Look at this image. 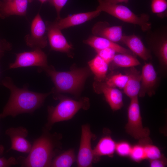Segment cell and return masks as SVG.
I'll return each mask as SVG.
<instances>
[{"label": "cell", "mask_w": 167, "mask_h": 167, "mask_svg": "<svg viewBox=\"0 0 167 167\" xmlns=\"http://www.w3.org/2000/svg\"><path fill=\"white\" fill-rule=\"evenodd\" d=\"M3 85L10 91L8 100L0 114L1 118L10 116L14 118L23 113L32 114L43 105L46 98L52 93H40L29 90L25 85L22 88L17 87L11 78L5 77Z\"/></svg>", "instance_id": "1"}, {"label": "cell", "mask_w": 167, "mask_h": 167, "mask_svg": "<svg viewBox=\"0 0 167 167\" xmlns=\"http://www.w3.org/2000/svg\"><path fill=\"white\" fill-rule=\"evenodd\" d=\"M105 2L112 4H118L119 3L124 2L127 3L129 0H104Z\"/></svg>", "instance_id": "34"}, {"label": "cell", "mask_w": 167, "mask_h": 167, "mask_svg": "<svg viewBox=\"0 0 167 167\" xmlns=\"http://www.w3.org/2000/svg\"><path fill=\"white\" fill-rule=\"evenodd\" d=\"M132 146L127 142L123 141L116 143L115 151L121 156H129Z\"/></svg>", "instance_id": "28"}, {"label": "cell", "mask_w": 167, "mask_h": 167, "mask_svg": "<svg viewBox=\"0 0 167 167\" xmlns=\"http://www.w3.org/2000/svg\"><path fill=\"white\" fill-rule=\"evenodd\" d=\"M149 161L150 166L151 167H164L167 165V160L164 156L159 158Z\"/></svg>", "instance_id": "33"}, {"label": "cell", "mask_w": 167, "mask_h": 167, "mask_svg": "<svg viewBox=\"0 0 167 167\" xmlns=\"http://www.w3.org/2000/svg\"><path fill=\"white\" fill-rule=\"evenodd\" d=\"M12 45L10 42L5 39H0V60L6 51L11 50Z\"/></svg>", "instance_id": "32"}, {"label": "cell", "mask_w": 167, "mask_h": 167, "mask_svg": "<svg viewBox=\"0 0 167 167\" xmlns=\"http://www.w3.org/2000/svg\"><path fill=\"white\" fill-rule=\"evenodd\" d=\"M1 119L0 115V119ZM5 148L4 146L0 144V156L2 155L4 151Z\"/></svg>", "instance_id": "35"}, {"label": "cell", "mask_w": 167, "mask_h": 167, "mask_svg": "<svg viewBox=\"0 0 167 167\" xmlns=\"http://www.w3.org/2000/svg\"><path fill=\"white\" fill-rule=\"evenodd\" d=\"M121 41L125 44L134 54L143 60L147 61L151 58L149 50L145 47L141 39L135 34L123 35Z\"/></svg>", "instance_id": "17"}, {"label": "cell", "mask_w": 167, "mask_h": 167, "mask_svg": "<svg viewBox=\"0 0 167 167\" xmlns=\"http://www.w3.org/2000/svg\"><path fill=\"white\" fill-rule=\"evenodd\" d=\"M47 39L45 24L38 13L32 22L30 32L24 37L26 44L33 49H41L47 46Z\"/></svg>", "instance_id": "7"}, {"label": "cell", "mask_w": 167, "mask_h": 167, "mask_svg": "<svg viewBox=\"0 0 167 167\" xmlns=\"http://www.w3.org/2000/svg\"><path fill=\"white\" fill-rule=\"evenodd\" d=\"M101 11L96 9L93 11L78 13L63 18L56 19L54 24L61 30L82 24L98 16Z\"/></svg>", "instance_id": "15"}, {"label": "cell", "mask_w": 167, "mask_h": 167, "mask_svg": "<svg viewBox=\"0 0 167 167\" xmlns=\"http://www.w3.org/2000/svg\"><path fill=\"white\" fill-rule=\"evenodd\" d=\"M141 75L140 86L138 96L143 97L146 94L152 96L154 93L157 80L156 73L152 63H146L143 66Z\"/></svg>", "instance_id": "13"}, {"label": "cell", "mask_w": 167, "mask_h": 167, "mask_svg": "<svg viewBox=\"0 0 167 167\" xmlns=\"http://www.w3.org/2000/svg\"><path fill=\"white\" fill-rule=\"evenodd\" d=\"M68 0H49V2L54 7L57 14L56 19H60V13L61 10L66 3Z\"/></svg>", "instance_id": "30"}, {"label": "cell", "mask_w": 167, "mask_h": 167, "mask_svg": "<svg viewBox=\"0 0 167 167\" xmlns=\"http://www.w3.org/2000/svg\"><path fill=\"white\" fill-rule=\"evenodd\" d=\"M54 99L59 100V102L55 106L48 107L47 122L44 126L49 131L55 123L71 119L80 109L87 110L90 105L86 97L76 101L60 95Z\"/></svg>", "instance_id": "4"}, {"label": "cell", "mask_w": 167, "mask_h": 167, "mask_svg": "<svg viewBox=\"0 0 167 167\" xmlns=\"http://www.w3.org/2000/svg\"><path fill=\"white\" fill-rule=\"evenodd\" d=\"M128 109V122L126 126L127 132L139 141L150 138V131L143 126L138 96L131 99Z\"/></svg>", "instance_id": "6"}, {"label": "cell", "mask_w": 167, "mask_h": 167, "mask_svg": "<svg viewBox=\"0 0 167 167\" xmlns=\"http://www.w3.org/2000/svg\"><path fill=\"white\" fill-rule=\"evenodd\" d=\"M125 72L128 79L123 88L124 93L131 99L138 96L140 86L141 73L135 66L129 67Z\"/></svg>", "instance_id": "19"}, {"label": "cell", "mask_w": 167, "mask_h": 167, "mask_svg": "<svg viewBox=\"0 0 167 167\" xmlns=\"http://www.w3.org/2000/svg\"><path fill=\"white\" fill-rule=\"evenodd\" d=\"M151 7L152 12L160 18L166 16L167 0H151Z\"/></svg>", "instance_id": "25"}, {"label": "cell", "mask_w": 167, "mask_h": 167, "mask_svg": "<svg viewBox=\"0 0 167 167\" xmlns=\"http://www.w3.org/2000/svg\"><path fill=\"white\" fill-rule=\"evenodd\" d=\"M76 159L74 149H70L57 155L53 160L51 167H69Z\"/></svg>", "instance_id": "23"}, {"label": "cell", "mask_w": 167, "mask_h": 167, "mask_svg": "<svg viewBox=\"0 0 167 167\" xmlns=\"http://www.w3.org/2000/svg\"><path fill=\"white\" fill-rule=\"evenodd\" d=\"M92 32L94 36L103 37L114 42L121 41L122 35V26H110L106 21H100L93 26Z\"/></svg>", "instance_id": "16"}, {"label": "cell", "mask_w": 167, "mask_h": 167, "mask_svg": "<svg viewBox=\"0 0 167 167\" xmlns=\"http://www.w3.org/2000/svg\"><path fill=\"white\" fill-rule=\"evenodd\" d=\"M88 63L89 68L94 75L95 81H104L109 68L108 64L97 54Z\"/></svg>", "instance_id": "21"}, {"label": "cell", "mask_w": 167, "mask_h": 167, "mask_svg": "<svg viewBox=\"0 0 167 167\" xmlns=\"http://www.w3.org/2000/svg\"><path fill=\"white\" fill-rule=\"evenodd\" d=\"M15 54V60L9 65L10 69L36 66L44 70L48 66L47 55L41 49H35Z\"/></svg>", "instance_id": "8"}, {"label": "cell", "mask_w": 167, "mask_h": 167, "mask_svg": "<svg viewBox=\"0 0 167 167\" xmlns=\"http://www.w3.org/2000/svg\"><path fill=\"white\" fill-rule=\"evenodd\" d=\"M129 156L133 161L138 162L145 159L143 144L139 143L132 146Z\"/></svg>", "instance_id": "27"}, {"label": "cell", "mask_w": 167, "mask_h": 167, "mask_svg": "<svg viewBox=\"0 0 167 167\" xmlns=\"http://www.w3.org/2000/svg\"><path fill=\"white\" fill-rule=\"evenodd\" d=\"M31 0H3L0 1V17L5 19L10 16H25Z\"/></svg>", "instance_id": "14"}, {"label": "cell", "mask_w": 167, "mask_h": 167, "mask_svg": "<svg viewBox=\"0 0 167 167\" xmlns=\"http://www.w3.org/2000/svg\"><path fill=\"white\" fill-rule=\"evenodd\" d=\"M143 144L144 146L145 159L151 160L159 158L163 156L159 148L152 145L151 143Z\"/></svg>", "instance_id": "26"}, {"label": "cell", "mask_w": 167, "mask_h": 167, "mask_svg": "<svg viewBox=\"0 0 167 167\" xmlns=\"http://www.w3.org/2000/svg\"><path fill=\"white\" fill-rule=\"evenodd\" d=\"M128 79V76L126 74L116 73L107 76L104 82L111 86L123 89Z\"/></svg>", "instance_id": "24"}, {"label": "cell", "mask_w": 167, "mask_h": 167, "mask_svg": "<svg viewBox=\"0 0 167 167\" xmlns=\"http://www.w3.org/2000/svg\"><path fill=\"white\" fill-rule=\"evenodd\" d=\"M5 134L11 141V146L7 152L14 150L24 153L29 152L32 144L26 138L28 134L26 128L22 126L11 127L6 131Z\"/></svg>", "instance_id": "11"}, {"label": "cell", "mask_w": 167, "mask_h": 167, "mask_svg": "<svg viewBox=\"0 0 167 167\" xmlns=\"http://www.w3.org/2000/svg\"><path fill=\"white\" fill-rule=\"evenodd\" d=\"M32 2L33 0H31ZM39 1L42 3H45L47 2H49V0H38Z\"/></svg>", "instance_id": "36"}, {"label": "cell", "mask_w": 167, "mask_h": 167, "mask_svg": "<svg viewBox=\"0 0 167 167\" xmlns=\"http://www.w3.org/2000/svg\"><path fill=\"white\" fill-rule=\"evenodd\" d=\"M50 76L55 87L51 92L54 99L61 93H67L78 96L91 71L87 67H72L70 71H57L53 66H48L43 70Z\"/></svg>", "instance_id": "3"}, {"label": "cell", "mask_w": 167, "mask_h": 167, "mask_svg": "<svg viewBox=\"0 0 167 167\" xmlns=\"http://www.w3.org/2000/svg\"><path fill=\"white\" fill-rule=\"evenodd\" d=\"M95 135L92 133L88 124L81 126L80 146L77 158L78 166L89 167L93 162V149L92 148L91 140Z\"/></svg>", "instance_id": "9"}, {"label": "cell", "mask_w": 167, "mask_h": 167, "mask_svg": "<svg viewBox=\"0 0 167 167\" xmlns=\"http://www.w3.org/2000/svg\"><path fill=\"white\" fill-rule=\"evenodd\" d=\"M99 5L97 10L109 14L122 21L139 26L144 32L151 30L152 24L148 14L136 15L127 7L118 4H112L104 0H97Z\"/></svg>", "instance_id": "5"}, {"label": "cell", "mask_w": 167, "mask_h": 167, "mask_svg": "<svg viewBox=\"0 0 167 167\" xmlns=\"http://www.w3.org/2000/svg\"><path fill=\"white\" fill-rule=\"evenodd\" d=\"M84 42L93 48L95 51L106 48H111L115 50L116 53L134 55V54L130 50L103 37L92 36L84 41Z\"/></svg>", "instance_id": "18"}, {"label": "cell", "mask_w": 167, "mask_h": 167, "mask_svg": "<svg viewBox=\"0 0 167 167\" xmlns=\"http://www.w3.org/2000/svg\"><path fill=\"white\" fill-rule=\"evenodd\" d=\"M93 88L96 93L104 95L106 101L113 111L120 109L122 107V94L116 88L109 85L104 81H96L93 84Z\"/></svg>", "instance_id": "12"}, {"label": "cell", "mask_w": 167, "mask_h": 167, "mask_svg": "<svg viewBox=\"0 0 167 167\" xmlns=\"http://www.w3.org/2000/svg\"><path fill=\"white\" fill-rule=\"evenodd\" d=\"M45 24L51 50L66 53L69 57H72L73 46L67 41L61 30L56 27L53 22L46 21Z\"/></svg>", "instance_id": "10"}, {"label": "cell", "mask_w": 167, "mask_h": 167, "mask_svg": "<svg viewBox=\"0 0 167 167\" xmlns=\"http://www.w3.org/2000/svg\"><path fill=\"white\" fill-rule=\"evenodd\" d=\"M140 64L139 61L134 55L119 53L115 54L109 64V68L112 70L118 68H129Z\"/></svg>", "instance_id": "22"}, {"label": "cell", "mask_w": 167, "mask_h": 167, "mask_svg": "<svg viewBox=\"0 0 167 167\" xmlns=\"http://www.w3.org/2000/svg\"><path fill=\"white\" fill-rule=\"evenodd\" d=\"M96 51L97 55L102 58L108 64L112 61L115 54V53H116L115 50L111 48H106Z\"/></svg>", "instance_id": "29"}, {"label": "cell", "mask_w": 167, "mask_h": 167, "mask_svg": "<svg viewBox=\"0 0 167 167\" xmlns=\"http://www.w3.org/2000/svg\"><path fill=\"white\" fill-rule=\"evenodd\" d=\"M116 143L109 135L102 137L93 149V162L98 161L102 156L112 157L115 151Z\"/></svg>", "instance_id": "20"}, {"label": "cell", "mask_w": 167, "mask_h": 167, "mask_svg": "<svg viewBox=\"0 0 167 167\" xmlns=\"http://www.w3.org/2000/svg\"><path fill=\"white\" fill-rule=\"evenodd\" d=\"M45 126L41 135L34 141L26 157L17 159L21 167H51L54 158L60 152L62 136L57 132L51 133Z\"/></svg>", "instance_id": "2"}, {"label": "cell", "mask_w": 167, "mask_h": 167, "mask_svg": "<svg viewBox=\"0 0 167 167\" xmlns=\"http://www.w3.org/2000/svg\"><path fill=\"white\" fill-rule=\"evenodd\" d=\"M19 164L18 160L14 157L7 159L3 156L0 157V167H10Z\"/></svg>", "instance_id": "31"}]
</instances>
